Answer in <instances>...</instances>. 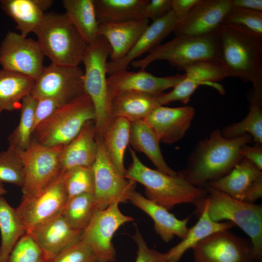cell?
Segmentation results:
<instances>
[{"instance_id":"cell-18","label":"cell","mask_w":262,"mask_h":262,"mask_svg":"<svg viewBox=\"0 0 262 262\" xmlns=\"http://www.w3.org/2000/svg\"><path fill=\"white\" fill-rule=\"evenodd\" d=\"M185 77V74L160 77L140 69L137 72L126 69L116 71L107 78L108 92L111 99L128 91L160 94L173 88Z\"/></svg>"},{"instance_id":"cell-9","label":"cell","mask_w":262,"mask_h":262,"mask_svg":"<svg viewBox=\"0 0 262 262\" xmlns=\"http://www.w3.org/2000/svg\"><path fill=\"white\" fill-rule=\"evenodd\" d=\"M63 146H46L32 138L26 150L16 151L25 169L23 196H36L60 179L62 174L60 154Z\"/></svg>"},{"instance_id":"cell-43","label":"cell","mask_w":262,"mask_h":262,"mask_svg":"<svg viewBox=\"0 0 262 262\" xmlns=\"http://www.w3.org/2000/svg\"><path fill=\"white\" fill-rule=\"evenodd\" d=\"M132 238L137 246L135 262H168L167 253H161L150 248L138 229Z\"/></svg>"},{"instance_id":"cell-23","label":"cell","mask_w":262,"mask_h":262,"mask_svg":"<svg viewBox=\"0 0 262 262\" xmlns=\"http://www.w3.org/2000/svg\"><path fill=\"white\" fill-rule=\"evenodd\" d=\"M147 18L117 23H99L98 34L103 37L111 49V62L125 57L146 30Z\"/></svg>"},{"instance_id":"cell-29","label":"cell","mask_w":262,"mask_h":262,"mask_svg":"<svg viewBox=\"0 0 262 262\" xmlns=\"http://www.w3.org/2000/svg\"><path fill=\"white\" fill-rule=\"evenodd\" d=\"M148 0H94L99 23L123 22L146 18Z\"/></svg>"},{"instance_id":"cell-41","label":"cell","mask_w":262,"mask_h":262,"mask_svg":"<svg viewBox=\"0 0 262 262\" xmlns=\"http://www.w3.org/2000/svg\"><path fill=\"white\" fill-rule=\"evenodd\" d=\"M223 23L240 26L262 35V12L232 6Z\"/></svg>"},{"instance_id":"cell-37","label":"cell","mask_w":262,"mask_h":262,"mask_svg":"<svg viewBox=\"0 0 262 262\" xmlns=\"http://www.w3.org/2000/svg\"><path fill=\"white\" fill-rule=\"evenodd\" d=\"M94 209V194H84L69 199L61 214L71 227L83 230L91 220Z\"/></svg>"},{"instance_id":"cell-15","label":"cell","mask_w":262,"mask_h":262,"mask_svg":"<svg viewBox=\"0 0 262 262\" xmlns=\"http://www.w3.org/2000/svg\"><path fill=\"white\" fill-rule=\"evenodd\" d=\"M63 174L52 186L33 197L23 196L16 208L26 231L59 214L68 201Z\"/></svg>"},{"instance_id":"cell-6","label":"cell","mask_w":262,"mask_h":262,"mask_svg":"<svg viewBox=\"0 0 262 262\" xmlns=\"http://www.w3.org/2000/svg\"><path fill=\"white\" fill-rule=\"evenodd\" d=\"M45 56L57 65L77 66L88 45L65 13L46 12L35 33Z\"/></svg>"},{"instance_id":"cell-17","label":"cell","mask_w":262,"mask_h":262,"mask_svg":"<svg viewBox=\"0 0 262 262\" xmlns=\"http://www.w3.org/2000/svg\"><path fill=\"white\" fill-rule=\"evenodd\" d=\"M232 6V0H198L173 33L175 36H197L215 32Z\"/></svg>"},{"instance_id":"cell-44","label":"cell","mask_w":262,"mask_h":262,"mask_svg":"<svg viewBox=\"0 0 262 262\" xmlns=\"http://www.w3.org/2000/svg\"><path fill=\"white\" fill-rule=\"evenodd\" d=\"M65 104H66L60 100L54 98H45L37 99L34 111V129L39 123L48 118L58 108Z\"/></svg>"},{"instance_id":"cell-14","label":"cell","mask_w":262,"mask_h":262,"mask_svg":"<svg viewBox=\"0 0 262 262\" xmlns=\"http://www.w3.org/2000/svg\"><path fill=\"white\" fill-rule=\"evenodd\" d=\"M192 249L194 262H258L251 244L229 230L209 235Z\"/></svg>"},{"instance_id":"cell-35","label":"cell","mask_w":262,"mask_h":262,"mask_svg":"<svg viewBox=\"0 0 262 262\" xmlns=\"http://www.w3.org/2000/svg\"><path fill=\"white\" fill-rule=\"evenodd\" d=\"M0 262H5L18 241L26 233V229L16 209L2 196H0Z\"/></svg>"},{"instance_id":"cell-13","label":"cell","mask_w":262,"mask_h":262,"mask_svg":"<svg viewBox=\"0 0 262 262\" xmlns=\"http://www.w3.org/2000/svg\"><path fill=\"white\" fill-rule=\"evenodd\" d=\"M44 55L37 40L10 31L0 46V64L2 69L33 78L39 77L44 66Z\"/></svg>"},{"instance_id":"cell-22","label":"cell","mask_w":262,"mask_h":262,"mask_svg":"<svg viewBox=\"0 0 262 262\" xmlns=\"http://www.w3.org/2000/svg\"><path fill=\"white\" fill-rule=\"evenodd\" d=\"M177 24V21L172 10L161 18L152 21L125 57L115 62H107V74L126 69L135 59L161 45V42L174 32Z\"/></svg>"},{"instance_id":"cell-32","label":"cell","mask_w":262,"mask_h":262,"mask_svg":"<svg viewBox=\"0 0 262 262\" xmlns=\"http://www.w3.org/2000/svg\"><path fill=\"white\" fill-rule=\"evenodd\" d=\"M130 122L122 117H114L104 138L102 144L110 162L117 171L125 177V152L130 141Z\"/></svg>"},{"instance_id":"cell-8","label":"cell","mask_w":262,"mask_h":262,"mask_svg":"<svg viewBox=\"0 0 262 262\" xmlns=\"http://www.w3.org/2000/svg\"><path fill=\"white\" fill-rule=\"evenodd\" d=\"M95 119L93 103L86 94L62 106L34 129L33 138L43 145L65 146L80 132L84 124Z\"/></svg>"},{"instance_id":"cell-3","label":"cell","mask_w":262,"mask_h":262,"mask_svg":"<svg viewBox=\"0 0 262 262\" xmlns=\"http://www.w3.org/2000/svg\"><path fill=\"white\" fill-rule=\"evenodd\" d=\"M132 163L125 178L144 186L147 198L164 207L167 210L182 203H193L207 194L206 188L195 186L189 183L179 171L170 176L158 169L145 165L135 151L130 148Z\"/></svg>"},{"instance_id":"cell-2","label":"cell","mask_w":262,"mask_h":262,"mask_svg":"<svg viewBox=\"0 0 262 262\" xmlns=\"http://www.w3.org/2000/svg\"><path fill=\"white\" fill-rule=\"evenodd\" d=\"M220 63L227 77L262 87V35L243 27L221 24L217 30Z\"/></svg>"},{"instance_id":"cell-4","label":"cell","mask_w":262,"mask_h":262,"mask_svg":"<svg viewBox=\"0 0 262 262\" xmlns=\"http://www.w3.org/2000/svg\"><path fill=\"white\" fill-rule=\"evenodd\" d=\"M205 188L207 194L193 203L196 210L205 206L213 221L226 220L238 226L249 236L254 258L262 262V205L238 200L209 185Z\"/></svg>"},{"instance_id":"cell-28","label":"cell","mask_w":262,"mask_h":262,"mask_svg":"<svg viewBox=\"0 0 262 262\" xmlns=\"http://www.w3.org/2000/svg\"><path fill=\"white\" fill-rule=\"evenodd\" d=\"M157 135L143 120L130 122L129 143L136 151L143 153L159 171L175 176L178 173L166 163L161 151Z\"/></svg>"},{"instance_id":"cell-25","label":"cell","mask_w":262,"mask_h":262,"mask_svg":"<svg viewBox=\"0 0 262 262\" xmlns=\"http://www.w3.org/2000/svg\"><path fill=\"white\" fill-rule=\"evenodd\" d=\"M129 201L152 218L154 230L164 242L170 241L175 236L181 240L186 236L189 229L187 224L189 217L179 219L166 209L150 201L136 191Z\"/></svg>"},{"instance_id":"cell-46","label":"cell","mask_w":262,"mask_h":262,"mask_svg":"<svg viewBox=\"0 0 262 262\" xmlns=\"http://www.w3.org/2000/svg\"><path fill=\"white\" fill-rule=\"evenodd\" d=\"M239 153L262 170V144L255 143L254 146L245 145L241 147Z\"/></svg>"},{"instance_id":"cell-39","label":"cell","mask_w":262,"mask_h":262,"mask_svg":"<svg viewBox=\"0 0 262 262\" xmlns=\"http://www.w3.org/2000/svg\"><path fill=\"white\" fill-rule=\"evenodd\" d=\"M25 179L23 161L17 152L8 147L0 152V182L22 187Z\"/></svg>"},{"instance_id":"cell-1","label":"cell","mask_w":262,"mask_h":262,"mask_svg":"<svg viewBox=\"0 0 262 262\" xmlns=\"http://www.w3.org/2000/svg\"><path fill=\"white\" fill-rule=\"evenodd\" d=\"M252 140L249 134L227 138L216 129L197 144L185 169L180 172L191 184L205 188L210 181L228 174L241 161V147Z\"/></svg>"},{"instance_id":"cell-47","label":"cell","mask_w":262,"mask_h":262,"mask_svg":"<svg viewBox=\"0 0 262 262\" xmlns=\"http://www.w3.org/2000/svg\"><path fill=\"white\" fill-rule=\"evenodd\" d=\"M198 0H171V8L177 21H182Z\"/></svg>"},{"instance_id":"cell-16","label":"cell","mask_w":262,"mask_h":262,"mask_svg":"<svg viewBox=\"0 0 262 262\" xmlns=\"http://www.w3.org/2000/svg\"><path fill=\"white\" fill-rule=\"evenodd\" d=\"M208 185L238 200L255 203L262 196V172L243 157L228 174Z\"/></svg>"},{"instance_id":"cell-49","label":"cell","mask_w":262,"mask_h":262,"mask_svg":"<svg viewBox=\"0 0 262 262\" xmlns=\"http://www.w3.org/2000/svg\"><path fill=\"white\" fill-rule=\"evenodd\" d=\"M37 4L44 13H46L47 11L51 6L53 3L52 0H35Z\"/></svg>"},{"instance_id":"cell-36","label":"cell","mask_w":262,"mask_h":262,"mask_svg":"<svg viewBox=\"0 0 262 262\" xmlns=\"http://www.w3.org/2000/svg\"><path fill=\"white\" fill-rule=\"evenodd\" d=\"M37 99L31 94L21 101L18 124L7 138L9 147L16 151L26 150L30 145L34 130V111Z\"/></svg>"},{"instance_id":"cell-33","label":"cell","mask_w":262,"mask_h":262,"mask_svg":"<svg viewBox=\"0 0 262 262\" xmlns=\"http://www.w3.org/2000/svg\"><path fill=\"white\" fill-rule=\"evenodd\" d=\"M1 10L16 23L23 37L35 33L44 19V13L35 0H0Z\"/></svg>"},{"instance_id":"cell-40","label":"cell","mask_w":262,"mask_h":262,"mask_svg":"<svg viewBox=\"0 0 262 262\" xmlns=\"http://www.w3.org/2000/svg\"><path fill=\"white\" fill-rule=\"evenodd\" d=\"M5 262H50L32 237L27 232L18 241Z\"/></svg>"},{"instance_id":"cell-45","label":"cell","mask_w":262,"mask_h":262,"mask_svg":"<svg viewBox=\"0 0 262 262\" xmlns=\"http://www.w3.org/2000/svg\"><path fill=\"white\" fill-rule=\"evenodd\" d=\"M171 9V0H148L146 7L145 16L154 21L163 17Z\"/></svg>"},{"instance_id":"cell-10","label":"cell","mask_w":262,"mask_h":262,"mask_svg":"<svg viewBox=\"0 0 262 262\" xmlns=\"http://www.w3.org/2000/svg\"><path fill=\"white\" fill-rule=\"evenodd\" d=\"M115 202L103 210L94 209L91 220L83 230L81 240L91 249L98 262H114L116 251L112 243L114 233L125 223L132 221Z\"/></svg>"},{"instance_id":"cell-19","label":"cell","mask_w":262,"mask_h":262,"mask_svg":"<svg viewBox=\"0 0 262 262\" xmlns=\"http://www.w3.org/2000/svg\"><path fill=\"white\" fill-rule=\"evenodd\" d=\"M195 114V108L191 106L171 108L162 105L143 120L160 142L173 144L183 138L190 127Z\"/></svg>"},{"instance_id":"cell-42","label":"cell","mask_w":262,"mask_h":262,"mask_svg":"<svg viewBox=\"0 0 262 262\" xmlns=\"http://www.w3.org/2000/svg\"><path fill=\"white\" fill-rule=\"evenodd\" d=\"M50 262H98L89 247L81 240L68 246Z\"/></svg>"},{"instance_id":"cell-11","label":"cell","mask_w":262,"mask_h":262,"mask_svg":"<svg viewBox=\"0 0 262 262\" xmlns=\"http://www.w3.org/2000/svg\"><path fill=\"white\" fill-rule=\"evenodd\" d=\"M98 154L92 166L95 209L103 210L115 202L124 203L135 191L136 182L122 176L110 162L102 144L96 139Z\"/></svg>"},{"instance_id":"cell-21","label":"cell","mask_w":262,"mask_h":262,"mask_svg":"<svg viewBox=\"0 0 262 262\" xmlns=\"http://www.w3.org/2000/svg\"><path fill=\"white\" fill-rule=\"evenodd\" d=\"M184 71V78L170 92L163 93L160 98L162 105L174 101L186 104L200 85H211L227 77L224 66L215 61L196 62L187 67Z\"/></svg>"},{"instance_id":"cell-31","label":"cell","mask_w":262,"mask_h":262,"mask_svg":"<svg viewBox=\"0 0 262 262\" xmlns=\"http://www.w3.org/2000/svg\"><path fill=\"white\" fill-rule=\"evenodd\" d=\"M65 14L88 45L98 36L94 0H63Z\"/></svg>"},{"instance_id":"cell-26","label":"cell","mask_w":262,"mask_h":262,"mask_svg":"<svg viewBox=\"0 0 262 262\" xmlns=\"http://www.w3.org/2000/svg\"><path fill=\"white\" fill-rule=\"evenodd\" d=\"M164 92L151 94L128 91L114 97L111 101L113 117H122L130 122L144 120L157 107L162 106L160 98Z\"/></svg>"},{"instance_id":"cell-20","label":"cell","mask_w":262,"mask_h":262,"mask_svg":"<svg viewBox=\"0 0 262 262\" xmlns=\"http://www.w3.org/2000/svg\"><path fill=\"white\" fill-rule=\"evenodd\" d=\"M83 230L71 227L62 214L29 229L30 234L50 262L65 249L81 240Z\"/></svg>"},{"instance_id":"cell-24","label":"cell","mask_w":262,"mask_h":262,"mask_svg":"<svg viewBox=\"0 0 262 262\" xmlns=\"http://www.w3.org/2000/svg\"><path fill=\"white\" fill-rule=\"evenodd\" d=\"M98 154L94 120L86 122L78 134L63 146L60 154L62 173L78 167H92Z\"/></svg>"},{"instance_id":"cell-38","label":"cell","mask_w":262,"mask_h":262,"mask_svg":"<svg viewBox=\"0 0 262 262\" xmlns=\"http://www.w3.org/2000/svg\"><path fill=\"white\" fill-rule=\"evenodd\" d=\"M62 174L68 199L82 194H94L95 182L92 167H75Z\"/></svg>"},{"instance_id":"cell-5","label":"cell","mask_w":262,"mask_h":262,"mask_svg":"<svg viewBox=\"0 0 262 262\" xmlns=\"http://www.w3.org/2000/svg\"><path fill=\"white\" fill-rule=\"evenodd\" d=\"M111 49L106 40L98 35L88 45L82 62L83 85L95 111L96 138L103 140L113 117L111 112V99L107 82V59Z\"/></svg>"},{"instance_id":"cell-34","label":"cell","mask_w":262,"mask_h":262,"mask_svg":"<svg viewBox=\"0 0 262 262\" xmlns=\"http://www.w3.org/2000/svg\"><path fill=\"white\" fill-rule=\"evenodd\" d=\"M249 98V110L245 118L225 127L221 131L227 138L249 134L255 143L262 144V87H253Z\"/></svg>"},{"instance_id":"cell-50","label":"cell","mask_w":262,"mask_h":262,"mask_svg":"<svg viewBox=\"0 0 262 262\" xmlns=\"http://www.w3.org/2000/svg\"><path fill=\"white\" fill-rule=\"evenodd\" d=\"M6 192L7 191L3 186V183L0 182V196L5 194Z\"/></svg>"},{"instance_id":"cell-30","label":"cell","mask_w":262,"mask_h":262,"mask_svg":"<svg viewBox=\"0 0 262 262\" xmlns=\"http://www.w3.org/2000/svg\"><path fill=\"white\" fill-rule=\"evenodd\" d=\"M35 80L28 76L2 69L0 70V111L20 109L22 99L31 94Z\"/></svg>"},{"instance_id":"cell-48","label":"cell","mask_w":262,"mask_h":262,"mask_svg":"<svg viewBox=\"0 0 262 262\" xmlns=\"http://www.w3.org/2000/svg\"><path fill=\"white\" fill-rule=\"evenodd\" d=\"M232 6L262 12V0H232Z\"/></svg>"},{"instance_id":"cell-27","label":"cell","mask_w":262,"mask_h":262,"mask_svg":"<svg viewBox=\"0 0 262 262\" xmlns=\"http://www.w3.org/2000/svg\"><path fill=\"white\" fill-rule=\"evenodd\" d=\"M196 213L199 218L198 221L189 228L180 242L166 252L168 262H178L187 250L192 248L203 239L216 232L229 230L235 226L229 221L215 222L212 220L205 206L196 210Z\"/></svg>"},{"instance_id":"cell-7","label":"cell","mask_w":262,"mask_h":262,"mask_svg":"<svg viewBox=\"0 0 262 262\" xmlns=\"http://www.w3.org/2000/svg\"><path fill=\"white\" fill-rule=\"evenodd\" d=\"M156 60H165L178 70L184 71L188 66L203 61L220 63V44L217 31L203 36H175L161 44L143 58L131 64L134 67L145 69Z\"/></svg>"},{"instance_id":"cell-51","label":"cell","mask_w":262,"mask_h":262,"mask_svg":"<svg viewBox=\"0 0 262 262\" xmlns=\"http://www.w3.org/2000/svg\"><path fill=\"white\" fill-rule=\"evenodd\" d=\"M1 112L0 111V114H1Z\"/></svg>"},{"instance_id":"cell-12","label":"cell","mask_w":262,"mask_h":262,"mask_svg":"<svg viewBox=\"0 0 262 262\" xmlns=\"http://www.w3.org/2000/svg\"><path fill=\"white\" fill-rule=\"evenodd\" d=\"M83 71L79 66L51 63L35 80L31 95L36 99L54 98L66 104L85 94Z\"/></svg>"}]
</instances>
